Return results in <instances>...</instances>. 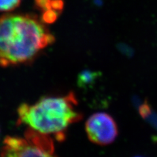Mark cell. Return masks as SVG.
<instances>
[{
  "label": "cell",
  "instance_id": "cell-1",
  "mask_svg": "<svg viewBox=\"0 0 157 157\" xmlns=\"http://www.w3.org/2000/svg\"><path fill=\"white\" fill-rule=\"evenodd\" d=\"M55 41L36 14H4L0 17V66L31 63Z\"/></svg>",
  "mask_w": 157,
  "mask_h": 157
},
{
  "label": "cell",
  "instance_id": "cell-2",
  "mask_svg": "<svg viewBox=\"0 0 157 157\" xmlns=\"http://www.w3.org/2000/svg\"><path fill=\"white\" fill-rule=\"evenodd\" d=\"M77 106V101L73 92L64 96L43 97L33 104L20 105L17 111L18 122L39 133L53 135L62 141L69 126L82 119Z\"/></svg>",
  "mask_w": 157,
  "mask_h": 157
},
{
  "label": "cell",
  "instance_id": "cell-3",
  "mask_svg": "<svg viewBox=\"0 0 157 157\" xmlns=\"http://www.w3.org/2000/svg\"><path fill=\"white\" fill-rule=\"evenodd\" d=\"M0 157H58L50 136L29 129L24 137H7Z\"/></svg>",
  "mask_w": 157,
  "mask_h": 157
},
{
  "label": "cell",
  "instance_id": "cell-4",
  "mask_svg": "<svg viewBox=\"0 0 157 157\" xmlns=\"http://www.w3.org/2000/svg\"><path fill=\"white\" fill-rule=\"evenodd\" d=\"M85 130L90 141L99 145L111 144L118 136V128L115 120L104 112L96 113L88 118Z\"/></svg>",
  "mask_w": 157,
  "mask_h": 157
},
{
  "label": "cell",
  "instance_id": "cell-5",
  "mask_svg": "<svg viewBox=\"0 0 157 157\" xmlns=\"http://www.w3.org/2000/svg\"><path fill=\"white\" fill-rule=\"evenodd\" d=\"M99 72L92 71L90 70H85L78 74L77 84L79 87L86 88L90 86L94 83L96 78L100 77Z\"/></svg>",
  "mask_w": 157,
  "mask_h": 157
},
{
  "label": "cell",
  "instance_id": "cell-6",
  "mask_svg": "<svg viewBox=\"0 0 157 157\" xmlns=\"http://www.w3.org/2000/svg\"><path fill=\"white\" fill-rule=\"evenodd\" d=\"M22 0H0V11L10 12L17 9Z\"/></svg>",
  "mask_w": 157,
  "mask_h": 157
},
{
  "label": "cell",
  "instance_id": "cell-7",
  "mask_svg": "<svg viewBox=\"0 0 157 157\" xmlns=\"http://www.w3.org/2000/svg\"><path fill=\"white\" fill-rule=\"evenodd\" d=\"M58 15L59 13L54 11L52 9H49L42 13L41 21L44 24H52L57 21Z\"/></svg>",
  "mask_w": 157,
  "mask_h": 157
},
{
  "label": "cell",
  "instance_id": "cell-8",
  "mask_svg": "<svg viewBox=\"0 0 157 157\" xmlns=\"http://www.w3.org/2000/svg\"><path fill=\"white\" fill-rule=\"evenodd\" d=\"M34 3H35V6L37 9L42 13L51 9V0H34Z\"/></svg>",
  "mask_w": 157,
  "mask_h": 157
},
{
  "label": "cell",
  "instance_id": "cell-9",
  "mask_svg": "<svg viewBox=\"0 0 157 157\" xmlns=\"http://www.w3.org/2000/svg\"><path fill=\"white\" fill-rule=\"evenodd\" d=\"M64 7V2L63 0H51V7L59 13H60Z\"/></svg>",
  "mask_w": 157,
  "mask_h": 157
},
{
  "label": "cell",
  "instance_id": "cell-10",
  "mask_svg": "<svg viewBox=\"0 0 157 157\" xmlns=\"http://www.w3.org/2000/svg\"><path fill=\"white\" fill-rule=\"evenodd\" d=\"M137 157H140V156H137Z\"/></svg>",
  "mask_w": 157,
  "mask_h": 157
}]
</instances>
